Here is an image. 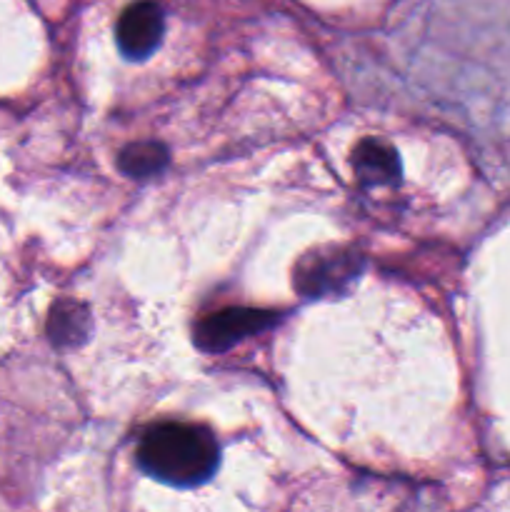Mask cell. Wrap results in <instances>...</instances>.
<instances>
[{
    "label": "cell",
    "mask_w": 510,
    "mask_h": 512,
    "mask_svg": "<svg viewBox=\"0 0 510 512\" xmlns=\"http://www.w3.org/2000/svg\"><path fill=\"white\" fill-rule=\"evenodd\" d=\"M218 443L210 430L190 423H160L143 435L138 465L173 488H195L218 470Z\"/></svg>",
    "instance_id": "obj_1"
},
{
    "label": "cell",
    "mask_w": 510,
    "mask_h": 512,
    "mask_svg": "<svg viewBox=\"0 0 510 512\" xmlns=\"http://www.w3.org/2000/svg\"><path fill=\"white\" fill-rule=\"evenodd\" d=\"M278 320L273 310L228 308L200 320L195 328V345L205 353H223L248 335L270 328Z\"/></svg>",
    "instance_id": "obj_2"
},
{
    "label": "cell",
    "mask_w": 510,
    "mask_h": 512,
    "mask_svg": "<svg viewBox=\"0 0 510 512\" xmlns=\"http://www.w3.org/2000/svg\"><path fill=\"white\" fill-rule=\"evenodd\" d=\"M165 33V15L155 0H138L120 13L115 40L128 60H145L158 50Z\"/></svg>",
    "instance_id": "obj_3"
},
{
    "label": "cell",
    "mask_w": 510,
    "mask_h": 512,
    "mask_svg": "<svg viewBox=\"0 0 510 512\" xmlns=\"http://www.w3.org/2000/svg\"><path fill=\"white\" fill-rule=\"evenodd\" d=\"M355 275H358V255L313 253L300 263L295 280L303 295H325L328 290L343 288Z\"/></svg>",
    "instance_id": "obj_4"
},
{
    "label": "cell",
    "mask_w": 510,
    "mask_h": 512,
    "mask_svg": "<svg viewBox=\"0 0 510 512\" xmlns=\"http://www.w3.org/2000/svg\"><path fill=\"white\" fill-rule=\"evenodd\" d=\"M355 173L368 185H393L400 180V160L393 148L380 140H363L355 150Z\"/></svg>",
    "instance_id": "obj_5"
},
{
    "label": "cell",
    "mask_w": 510,
    "mask_h": 512,
    "mask_svg": "<svg viewBox=\"0 0 510 512\" xmlns=\"http://www.w3.org/2000/svg\"><path fill=\"white\" fill-rule=\"evenodd\" d=\"M48 333L58 348H75L85 343L90 333V315L75 300H60L48 320Z\"/></svg>",
    "instance_id": "obj_6"
},
{
    "label": "cell",
    "mask_w": 510,
    "mask_h": 512,
    "mask_svg": "<svg viewBox=\"0 0 510 512\" xmlns=\"http://www.w3.org/2000/svg\"><path fill=\"white\" fill-rule=\"evenodd\" d=\"M170 155L163 143L155 140H145V143H133L120 153L118 168L123 170L128 178H153L160 170L168 165Z\"/></svg>",
    "instance_id": "obj_7"
}]
</instances>
